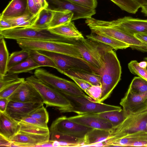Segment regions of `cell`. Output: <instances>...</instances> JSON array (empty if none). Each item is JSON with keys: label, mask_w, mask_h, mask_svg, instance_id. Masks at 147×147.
I'll list each match as a JSON object with an SVG mask.
<instances>
[{"label": "cell", "mask_w": 147, "mask_h": 147, "mask_svg": "<svg viewBox=\"0 0 147 147\" xmlns=\"http://www.w3.org/2000/svg\"><path fill=\"white\" fill-rule=\"evenodd\" d=\"M105 64L99 72L102 87L98 102H102L110 96L121 79V67L115 53L112 50L105 56Z\"/></svg>", "instance_id": "6da1fadb"}, {"label": "cell", "mask_w": 147, "mask_h": 147, "mask_svg": "<svg viewBox=\"0 0 147 147\" xmlns=\"http://www.w3.org/2000/svg\"><path fill=\"white\" fill-rule=\"evenodd\" d=\"M16 40L19 47L23 50L44 51L82 58L77 46L73 43L28 39Z\"/></svg>", "instance_id": "7a4b0ae2"}, {"label": "cell", "mask_w": 147, "mask_h": 147, "mask_svg": "<svg viewBox=\"0 0 147 147\" xmlns=\"http://www.w3.org/2000/svg\"><path fill=\"white\" fill-rule=\"evenodd\" d=\"M82 57L99 72L105 64L106 53L113 49L103 44L84 38L75 40Z\"/></svg>", "instance_id": "3957f363"}, {"label": "cell", "mask_w": 147, "mask_h": 147, "mask_svg": "<svg viewBox=\"0 0 147 147\" xmlns=\"http://www.w3.org/2000/svg\"><path fill=\"white\" fill-rule=\"evenodd\" d=\"M143 131H147V110L129 115L120 124L113 127L103 146H108L117 139Z\"/></svg>", "instance_id": "277c9868"}, {"label": "cell", "mask_w": 147, "mask_h": 147, "mask_svg": "<svg viewBox=\"0 0 147 147\" xmlns=\"http://www.w3.org/2000/svg\"><path fill=\"white\" fill-rule=\"evenodd\" d=\"M34 76L42 82L65 95L75 97H90L75 82L58 77L43 68H38Z\"/></svg>", "instance_id": "5b68a950"}, {"label": "cell", "mask_w": 147, "mask_h": 147, "mask_svg": "<svg viewBox=\"0 0 147 147\" xmlns=\"http://www.w3.org/2000/svg\"><path fill=\"white\" fill-rule=\"evenodd\" d=\"M65 95L70 100L72 105L67 107L57 108L61 113L73 112L80 115L98 113L121 109L119 106L93 101L90 97L86 98Z\"/></svg>", "instance_id": "8992f818"}, {"label": "cell", "mask_w": 147, "mask_h": 147, "mask_svg": "<svg viewBox=\"0 0 147 147\" xmlns=\"http://www.w3.org/2000/svg\"><path fill=\"white\" fill-rule=\"evenodd\" d=\"M0 35L7 39L51 40L71 42V40L54 34L49 29L38 30L30 27L12 28L0 30Z\"/></svg>", "instance_id": "52a82bcc"}, {"label": "cell", "mask_w": 147, "mask_h": 147, "mask_svg": "<svg viewBox=\"0 0 147 147\" xmlns=\"http://www.w3.org/2000/svg\"><path fill=\"white\" fill-rule=\"evenodd\" d=\"M26 80L38 91L46 107H52L57 108L71 106L70 100L64 95L42 82L34 75L27 77Z\"/></svg>", "instance_id": "ba28073f"}, {"label": "cell", "mask_w": 147, "mask_h": 147, "mask_svg": "<svg viewBox=\"0 0 147 147\" xmlns=\"http://www.w3.org/2000/svg\"><path fill=\"white\" fill-rule=\"evenodd\" d=\"M41 53L50 58L56 66L57 69L62 72L70 69H81L99 75L98 71L82 58L71 56L60 53L38 50Z\"/></svg>", "instance_id": "9c48e42d"}, {"label": "cell", "mask_w": 147, "mask_h": 147, "mask_svg": "<svg viewBox=\"0 0 147 147\" xmlns=\"http://www.w3.org/2000/svg\"><path fill=\"white\" fill-rule=\"evenodd\" d=\"M92 129L72 121L65 116H62L52 122L50 127V136L62 135L83 138Z\"/></svg>", "instance_id": "30bf717a"}, {"label": "cell", "mask_w": 147, "mask_h": 147, "mask_svg": "<svg viewBox=\"0 0 147 147\" xmlns=\"http://www.w3.org/2000/svg\"><path fill=\"white\" fill-rule=\"evenodd\" d=\"M47 8L53 11L68 10L74 14L72 21L81 18L92 17L96 13L95 9L88 8L74 3L67 0H46Z\"/></svg>", "instance_id": "8fae6325"}, {"label": "cell", "mask_w": 147, "mask_h": 147, "mask_svg": "<svg viewBox=\"0 0 147 147\" xmlns=\"http://www.w3.org/2000/svg\"><path fill=\"white\" fill-rule=\"evenodd\" d=\"M120 104L125 118L127 116L147 110V93L143 95L133 94L129 90L121 99Z\"/></svg>", "instance_id": "7c38bea8"}, {"label": "cell", "mask_w": 147, "mask_h": 147, "mask_svg": "<svg viewBox=\"0 0 147 147\" xmlns=\"http://www.w3.org/2000/svg\"><path fill=\"white\" fill-rule=\"evenodd\" d=\"M44 104V103L22 102L9 101L5 112L19 123L43 106Z\"/></svg>", "instance_id": "4fadbf2b"}, {"label": "cell", "mask_w": 147, "mask_h": 147, "mask_svg": "<svg viewBox=\"0 0 147 147\" xmlns=\"http://www.w3.org/2000/svg\"><path fill=\"white\" fill-rule=\"evenodd\" d=\"M111 22L118 28L132 35L147 34V19L125 16Z\"/></svg>", "instance_id": "5bb4252c"}, {"label": "cell", "mask_w": 147, "mask_h": 147, "mask_svg": "<svg viewBox=\"0 0 147 147\" xmlns=\"http://www.w3.org/2000/svg\"><path fill=\"white\" fill-rule=\"evenodd\" d=\"M7 98L9 101L44 103L43 100L38 91L26 80Z\"/></svg>", "instance_id": "9a60e30c"}, {"label": "cell", "mask_w": 147, "mask_h": 147, "mask_svg": "<svg viewBox=\"0 0 147 147\" xmlns=\"http://www.w3.org/2000/svg\"><path fill=\"white\" fill-rule=\"evenodd\" d=\"M50 134L40 135L20 131L10 140L11 147H34L49 141Z\"/></svg>", "instance_id": "2e32d148"}, {"label": "cell", "mask_w": 147, "mask_h": 147, "mask_svg": "<svg viewBox=\"0 0 147 147\" xmlns=\"http://www.w3.org/2000/svg\"><path fill=\"white\" fill-rule=\"evenodd\" d=\"M69 120L84 126L93 129H110L112 124L95 114H86L68 117Z\"/></svg>", "instance_id": "e0dca14e"}, {"label": "cell", "mask_w": 147, "mask_h": 147, "mask_svg": "<svg viewBox=\"0 0 147 147\" xmlns=\"http://www.w3.org/2000/svg\"><path fill=\"white\" fill-rule=\"evenodd\" d=\"M108 146L147 147V131H140L127 135L112 142Z\"/></svg>", "instance_id": "ac0fdd59"}, {"label": "cell", "mask_w": 147, "mask_h": 147, "mask_svg": "<svg viewBox=\"0 0 147 147\" xmlns=\"http://www.w3.org/2000/svg\"><path fill=\"white\" fill-rule=\"evenodd\" d=\"M0 134L10 139L20 130L19 123L6 112L0 111Z\"/></svg>", "instance_id": "d6986e66"}, {"label": "cell", "mask_w": 147, "mask_h": 147, "mask_svg": "<svg viewBox=\"0 0 147 147\" xmlns=\"http://www.w3.org/2000/svg\"><path fill=\"white\" fill-rule=\"evenodd\" d=\"M28 13L27 0H11L0 14V17L14 18Z\"/></svg>", "instance_id": "ffe728a7"}, {"label": "cell", "mask_w": 147, "mask_h": 147, "mask_svg": "<svg viewBox=\"0 0 147 147\" xmlns=\"http://www.w3.org/2000/svg\"><path fill=\"white\" fill-rule=\"evenodd\" d=\"M110 129L92 128L85 136L82 147L102 146L110 135Z\"/></svg>", "instance_id": "44dd1931"}, {"label": "cell", "mask_w": 147, "mask_h": 147, "mask_svg": "<svg viewBox=\"0 0 147 147\" xmlns=\"http://www.w3.org/2000/svg\"><path fill=\"white\" fill-rule=\"evenodd\" d=\"M52 33L69 40L74 41L84 38L73 22H70L59 26L49 28Z\"/></svg>", "instance_id": "7402d4cb"}, {"label": "cell", "mask_w": 147, "mask_h": 147, "mask_svg": "<svg viewBox=\"0 0 147 147\" xmlns=\"http://www.w3.org/2000/svg\"><path fill=\"white\" fill-rule=\"evenodd\" d=\"M49 140L53 142V147H82L84 138H78L62 135L50 136Z\"/></svg>", "instance_id": "603a6c76"}, {"label": "cell", "mask_w": 147, "mask_h": 147, "mask_svg": "<svg viewBox=\"0 0 147 147\" xmlns=\"http://www.w3.org/2000/svg\"><path fill=\"white\" fill-rule=\"evenodd\" d=\"M62 74L68 77L71 76L83 80L92 85H100V75L95 73L81 69H71L64 71Z\"/></svg>", "instance_id": "cb8c5ba5"}, {"label": "cell", "mask_w": 147, "mask_h": 147, "mask_svg": "<svg viewBox=\"0 0 147 147\" xmlns=\"http://www.w3.org/2000/svg\"><path fill=\"white\" fill-rule=\"evenodd\" d=\"M87 38L104 44L113 49H124L129 47L128 45L116 39L108 36L91 32L86 36Z\"/></svg>", "instance_id": "d4e9b609"}, {"label": "cell", "mask_w": 147, "mask_h": 147, "mask_svg": "<svg viewBox=\"0 0 147 147\" xmlns=\"http://www.w3.org/2000/svg\"><path fill=\"white\" fill-rule=\"evenodd\" d=\"M40 11L34 15L29 12L19 17L3 18L9 22L12 25L13 28L30 27L37 20Z\"/></svg>", "instance_id": "484cf974"}, {"label": "cell", "mask_w": 147, "mask_h": 147, "mask_svg": "<svg viewBox=\"0 0 147 147\" xmlns=\"http://www.w3.org/2000/svg\"><path fill=\"white\" fill-rule=\"evenodd\" d=\"M54 13V11L47 8L42 9L40 12L37 20L30 27L38 30L49 29Z\"/></svg>", "instance_id": "4316f807"}, {"label": "cell", "mask_w": 147, "mask_h": 147, "mask_svg": "<svg viewBox=\"0 0 147 147\" xmlns=\"http://www.w3.org/2000/svg\"><path fill=\"white\" fill-rule=\"evenodd\" d=\"M73 15V13L72 12L68 10L54 11L49 29L55 27L71 21Z\"/></svg>", "instance_id": "83f0119b"}, {"label": "cell", "mask_w": 147, "mask_h": 147, "mask_svg": "<svg viewBox=\"0 0 147 147\" xmlns=\"http://www.w3.org/2000/svg\"><path fill=\"white\" fill-rule=\"evenodd\" d=\"M30 57L7 70V72L16 74L30 72L40 67Z\"/></svg>", "instance_id": "f1b7e54d"}, {"label": "cell", "mask_w": 147, "mask_h": 147, "mask_svg": "<svg viewBox=\"0 0 147 147\" xmlns=\"http://www.w3.org/2000/svg\"><path fill=\"white\" fill-rule=\"evenodd\" d=\"M95 114L98 116L110 122L112 124L113 127L120 124L125 118L122 109Z\"/></svg>", "instance_id": "f546056e"}, {"label": "cell", "mask_w": 147, "mask_h": 147, "mask_svg": "<svg viewBox=\"0 0 147 147\" xmlns=\"http://www.w3.org/2000/svg\"><path fill=\"white\" fill-rule=\"evenodd\" d=\"M29 57L40 67L48 66L57 69L56 65L53 61L47 55L40 53L38 50H28Z\"/></svg>", "instance_id": "4dcf8cb0"}, {"label": "cell", "mask_w": 147, "mask_h": 147, "mask_svg": "<svg viewBox=\"0 0 147 147\" xmlns=\"http://www.w3.org/2000/svg\"><path fill=\"white\" fill-rule=\"evenodd\" d=\"M0 36V75H3L7 72V65L9 56L4 38Z\"/></svg>", "instance_id": "1f68e13d"}, {"label": "cell", "mask_w": 147, "mask_h": 147, "mask_svg": "<svg viewBox=\"0 0 147 147\" xmlns=\"http://www.w3.org/2000/svg\"><path fill=\"white\" fill-rule=\"evenodd\" d=\"M133 94L143 95L147 93V81L139 77H135L128 88Z\"/></svg>", "instance_id": "d6a6232c"}, {"label": "cell", "mask_w": 147, "mask_h": 147, "mask_svg": "<svg viewBox=\"0 0 147 147\" xmlns=\"http://www.w3.org/2000/svg\"><path fill=\"white\" fill-rule=\"evenodd\" d=\"M122 10L135 14L141 6L135 0H110Z\"/></svg>", "instance_id": "836d02e7"}, {"label": "cell", "mask_w": 147, "mask_h": 147, "mask_svg": "<svg viewBox=\"0 0 147 147\" xmlns=\"http://www.w3.org/2000/svg\"><path fill=\"white\" fill-rule=\"evenodd\" d=\"M24 78H20L17 74L9 73L0 75V91L16 83L24 80Z\"/></svg>", "instance_id": "e575fe53"}, {"label": "cell", "mask_w": 147, "mask_h": 147, "mask_svg": "<svg viewBox=\"0 0 147 147\" xmlns=\"http://www.w3.org/2000/svg\"><path fill=\"white\" fill-rule=\"evenodd\" d=\"M29 57L28 50H22L13 52L9 56L7 64V70Z\"/></svg>", "instance_id": "d590c367"}, {"label": "cell", "mask_w": 147, "mask_h": 147, "mask_svg": "<svg viewBox=\"0 0 147 147\" xmlns=\"http://www.w3.org/2000/svg\"><path fill=\"white\" fill-rule=\"evenodd\" d=\"M20 126V131L31 133L47 135L50 134L49 128H45L22 121L19 122Z\"/></svg>", "instance_id": "8d00e7d4"}, {"label": "cell", "mask_w": 147, "mask_h": 147, "mask_svg": "<svg viewBox=\"0 0 147 147\" xmlns=\"http://www.w3.org/2000/svg\"><path fill=\"white\" fill-rule=\"evenodd\" d=\"M128 67L132 74L137 75L147 81V70L146 68L140 66L137 61H131L128 64Z\"/></svg>", "instance_id": "74e56055"}, {"label": "cell", "mask_w": 147, "mask_h": 147, "mask_svg": "<svg viewBox=\"0 0 147 147\" xmlns=\"http://www.w3.org/2000/svg\"><path fill=\"white\" fill-rule=\"evenodd\" d=\"M31 117L47 123L49 120V114L43 106L31 113L27 117Z\"/></svg>", "instance_id": "f35d334b"}, {"label": "cell", "mask_w": 147, "mask_h": 147, "mask_svg": "<svg viewBox=\"0 0 147 147\" xmlns=\"http://www.w3.org/2000/svg\"><path fill=\"white\" fill-rule=\"evenodd\" d=\"M95 102H98L101 96L102 87L101 85H92L84 92Z\"/></svg>", "instance_id": "ab89813d"}, {"label": "cell", "mask_w": 147, "mask_h": 147, "mask_svg": "<svg viewBox=\"0 0 147 147\" xmlns=\"http://www.w3.org/2000/svg\"><path fill=\"white\" fill-rule=\"evenodd\" d=\"M25 80L16 83L0 91V98H7L15 92Z\"/></svg>", "instance_id": "60d3db41"}, {"label": "cell", "mask_w": 147, "mask_h": 147, "mask_svg": "<svg viewBox=\"0 0 147 147\" xmlns=\"http://www.w3.org/2000/svg\"><path fill=\"white\" fill-rule=\"evenodd\" d=\"M84 7L95 9L97 5V0H67Z\"/></svg>", "instance_id": "b9f144b4"}, {"label": "cell", "mask_w": 147, "mask_h": 147, "mask_svg": "<svg viewBox=\"0 0 147 147\" xmlns=\"http://www.w3.org/2000/svg\"><path fill=\"white\" fill-rule=\"evenodd\" d=\"M27 2L29 12L33 15L36 14L42 9L36 0H27Z\"/></svg>", "instance_id": "7bdbcfd3"}, {"label": "cell", "mask_w": 147, "mask_h": 147, "mask_svg": "<svg viewBox=\"0 0 147 147\" xmlns=\"http://www.w3.org/2000/svg\"><path fill=\"white\" fill-rule=\"evenodd\" d=\"M68 77L72 79L84 92L92 85L88 82L83 80L71 76Z\"/></svg>", "instance_id": "ee69618b"}, {"label": "cell", "mask_w": 147, "mask_h": 147, "mask_svg": "<svg viewBox=\"0 0 147 147\" xmlns=\"http://www.w3.org/2000/svg\"><path fill=\"white\" fill-rule=\"evenodd\" d=\"M21 121L44 128H48L47 123L31 117H26Z\"/></svg>", "instance_id": "f6af8a7d"}, {"label": "cell", "mask_w": 147, "mask_h": 147, "mask_svg": "<svg viewBox=\"0 0 147 147\" xmlns=\"http://www.w3.org/2000/svg\"><path fill=\"white\" fill-rule=\"evenodd\" d=\"M11 23L7 20L0 17V30L12 28Z\"/></svg>", "instance_id": "bcb514c9"}, {"label": "cell", "mask_w": 147, "mask_h": 147, "mask_svg": "<svg viewBox=\"0 0 147 147\" xmlns=\"http://www.w3.org/2000/svg\"><path fill=\"white\" fill-rule=\"evenodd\" d=\"M11 142L2 135L0 134V147H11Z\"/></svg>", "instance_id": "7dc6e473"}, {"label": "cell", "mask_w": 147, "mask_h": 147, "mask_svg": "<svg viewBox=\"0 0 147 147\" xmlns=\"http://www.w3.org/2000/svg\"><path fill=\"white\" fill-rule=\"evenodd\" d=\"M9 101L8 98H0V111L5 112Z\"/></svg>", "instance_id": "c3c4849f"}, {"label": "cell", "mask_w": 147, "mask_h": 147, "mask_svg": "<svg viewBox=\"0 0 147 147\" xmlns=\"http://www.w3.org/2000/svg\"><path fill=\"white\" fill-rule=\"evenodd\" d=\"M134 36L137 38L147 44V34H137Z\"/></svg>", "instance_id": "681fc988"}, {"label": "cell", "mask_w": 147, "mask_h": 147, "mask_svg": "<svg viewBox=\"0 0 147 147\" xmlns=\"http://www.w3.org/2000/svg\"><path fill=\"white\" fill-rule=\"evenodd\" d=\"M37 2L42 9L47 8L48 4L46 0H36Z\"/></svg>", "instance_id": "f907efd6"}, {"label": "cell", "mask_w": 147, "mask_h": 147, "mask_svg": "<svg viewBox=\"0 0 147 147\" xmlns=\"http://www.w3.org/2000/svg\"><path fill=\"white\" fill-rule=\"evenodd\" d=\"M53 142L49 140L47 142L36 146L35 147H53Z\"/></svg>", "instance_id": "816d5d0a"}, {"label": "cell", "mask_w": 147, "mask_h": 147, "mask_svg": "<svg viewBox=\"0 0 147 147\" xmlns=\"http://www.w3.org/2000/svg\"><path fill=\"white\" fill-rule=\"evenodd\" d=\"M141 12L144 15L147 17V4L141 6Z\"/></svg>", "instance_id": "f5cc1de1"}, {"label": "cell", "mask_w": 147, "mask_h": 147, "mask_svg": "<svg viewBox=\"0 0 147 147\" xmlns=\"http://www.w3.org/2000/svg\"><path fill=\"white\" fill-rule=\"evenodd\" d=\"M141 6L147 4V0H135Z\"/></svg>", "instance_id": "db71d44e"}, {"label": "cell", "mask_w": 147, "mask_h": 147, "mask_svg": "<svg viewBox=\"0 0 147 147\" xmlns=\"http://www.w3.org/2000/svg\"><path fill=\"white\" fill-rule=\"evenodd\" d=\"M144 61H146L147 63V65L146 68L147 70V57H146L144 58Z\"/></svg>", "instance_id": "11a10c76"}]
</instances>
